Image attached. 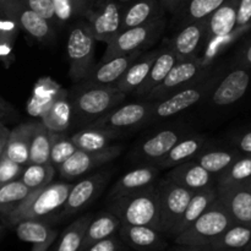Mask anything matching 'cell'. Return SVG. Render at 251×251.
I'll list each match as a JSON object with an SVG mask.
<instances>
[{
	"instance_id": "cell-33",
	"label": "cell",
	"mask_w": 251,
	"mask_h": 251,
	"mask_svg": "<svg viewBox=\"0 0 251 251\" xmlns=\"http://www.w3.org/2000/svg\"><path fill=\"white\" fill-rule=\"evenodd\" d=\"M120 226L122 223H120L119 218L113 215L110 211H104V212L98 213L97 216H93L91 222L88 223L87 229H86L81 249L93 244V243L105 239V238L117 235Z\"/></svg>"
},
{
	"instance_id": "cell-13",
	"label": "cell",
	"mask_w": 251,
	"mask_h": 251,
	"mask_svg": "<svg viewBox=\"0 0 251 251\" xmlns=\"http://www.w3.org/2000/svg\"><path fill=\"white\" fill-rule=\"evenodd\" d=\"M152 102L144 100L142 102L127 103L124 105H118L109 113L100 117L91 124V126L102 127V129L114 130L123 132L124 130L134 129L141 125H147L150 114H151Z\"/></svg>"
},
{
	"instance_id": "cell-9",
	"label": "cell",
	"mask_w": 251,
	"mask_h": 251,
	"mask_svg": "<svg viewBox=\"0 0 251 251\" xmlns=\"http://www.w3.org/2000/svg\"><path fill=\"white\" fill-rule=\"evenodd\" d=\"M124 2L119 0H95L82 16L96 41L107 44L122 31Z\"/></svg>"
},
{
	"instance_id": "cell-49",
	"label": "cell",
	"mask_w": 251,
	"mask_h": 251,
	"mask_svg": "<svg viewBox=\"0 0 251 251\" xmlns=\"http://www.w3.org/2000/svg\"><path fill=\"white\" fill-rule=\"evenodd\" d=\"M251 24V0H238L237 27Z\"/></svg>"
},
{
	"instance_id": "cell-24",
	"label": "cell",
	"mask_w": 251,
	"mask_h": 251,
	"mask_svg": "<svg viewBox=\"0 0 251 251\" xmlns=\"http://www.w3.org/2000/svg\"><path fill=\"white\" fill-rule=\"evenodd\" d=\"M164 16V9L159 0H131L124 2L122 29L141 26Z\"/></svg>"
},
{
	"instance_id": "cell-27",
	"label": "cell",
	"mask_w": 251,
	"mask_h": 251,
	"mask_svg": "<svg viewBox=\"0 0 251 251\" xmlns=\"http://www.w3.org/2000/svg\"><path fill=\"white\" fill-rule=\"evenodd\" d=\"M34 123L36 122L17 125L14 130L10 131L7 137L6 146L2 154L20 166L25 167L29 163V141H31Z\"/></svg>"
},
{
	"instance_id": "cell-25",
	"label": "cell",
	"mask_w": 251,
	"mask_h": 251,
	"mask_svg": "<svg viewBox=\"0 0 251 251\" xmlns=\"http://www.w3.org/2000/svg\"><path fill=\"white\" fill-rule=\"evenodd\" d=\"M159 172L161 171L152 164L137 167V168L127 172L113 185L109 193V199L114 198V196L135 193V191H140L142 189L154 185Z\"/></svg>"
},
{
	"instance_id": "cell-10",
	"label": "cell",
	"mask_w": 251,
	"mask_h": 251,
	"mask_svg": "<svg viewBox=\"0 0 251 251\" xmlns=\"http://www.w3.org/2000/svg\"><path fill=\"white\" fill-rule=\"evenodd\" d=\"M161 232L169 235L183 216L194 191L164 178L157 184Z\"/></svg>"
},
{
	"instance_id": "cell-1",
	"label": "cell",
	"mask_w": 251,
	"mask_h": 251,
	"mask_svg": "<svg viewBox=\"0 0 251 251\" xmlns=\"http://www.w3.org/2000/svg\"><path fill=\"white\" fill-rule=\"evenodd\" d=\"M109 211L119 218L122 225L146 226L161 232L159 198L156 184L140 191L110 198Z\"/></svg>"
},
{
	"instance_id": "cell-3",
	"label": "cell",
	"mask_w": 251,
	"mask_h": 251,
	"mask_svg": "<svg viewBox=\"0 0 251 251\" xmlns=\"http://www.w3.org/2000/svg\"><path fill=\"white\" fill-rule=\"evenodd\" d=\"M71 186L73 184L69 181H51L48 185L32 191L16 210L4 217L6 223L12 227L22 220L48 221L49 217L61 211Z\"/></svg>"
},
{
	"instance_id": "cell-35",
	"label": "cell",
	"mask_w": 251,
	"mask_h": 251,
	"mask_svg": "<svg viewBox=\"0 0 251 251\" xmlns=\"http://www.w3.org/2000/svg\"><path fill=\"white\" fill-rule=\"evenodd\" d=\"M61 87L56 85L50 78H42L36 83L33 95L26 104V110L31 117L41 119L44 113L50 108L55 98L58 97Z\"/></svg>"
},
{
	"instance_id": "cell-47",
	"label": "cell",
	"mask_w": 251,
	"mask_h": 251,
	"mask_svg": "<svg viewBox=\"0 0 251 251\" xmlns=\"http://www.w3.org/2000/svg\"><path fill=\"white\" fill-rule=\"evenodd\" d=\"M22 171H24V166H20V164L10 161L7 157L1 153L0 156V186L15 180V179H19Z\"/></svg>"
},
{
	"instance_id": "cell-48",
	"label": "cell",
	"mask_w": 251,
	"mask_h": 251,
	"mask_svg": "<svg viewBox=\"0 0 251 251\" xmlns=\"http://www.w3.org/2000/svg\"><path fill=\"white\" fill-rule=\"evenodd\" d=\"M126 248V245L123 243V240L117 234L100 240V242L93 243L88 247L82 248L80 251H125Z\"/></svg>"
},
{
	"instance_id": "cell-45",
	"label": "cell",
	"mask_w": 251,
	"mask_h": 251,
	"mask_svg": "<svg viewBox=\"0 0 251 251\" xmlns=\"http://www.w3.org/2000/svg\"><path fill=\"white\" fill-rule=\"evenodd\" d=\"M58 24H68L76 16H82L83 7L75 0H51Z\"/></svg>"
},
{
	"instance_id": "cell-28",
	"label": "cell",
	"mask_w": 251,
	"mask_h": 251,
	"mask_svg": "<svg viewBox=\"0 0 251 251\" xmlns=\"http://www.w3.org/2000/svg\"><path fill=\"white\" fill-rule=\"evenodd\" d=\"M176 61H178V59H176V54L168 47L164 46L159 48V53L157 58L154 59L151 69H150L149 75L145 78L142 85L134 91L135 96H137L141 100L146 98L149 93L164 80V77L168 75V73L176 65Z\"/></svg>"
},
{
	"instance_id": "cell-61",
	"label": "cell",
	"mask_w": 251,
	"mask_h": 251,
	"mask_svg": "<svg viewBox=\"0 0 251 251\" xmlns=\"http://www.w3.org/2000/svg\"><path fill=\"white\" fill-rule=\"evenodd\" d=\"M1 124H2V123H1V122H0V125H1Z\"/></svg>"
},
{
	"instance_id": "cell-62",
	"label": "cell",
	"mask_w": 251,
	"mask_h": 251,
	"mask_svg": "<svg viewBox=\"0 0 251 251\" xmlns=\"http://www.w3.org/2000/svg\"><path fill=\"white\" fill-rule=\"evenodd\" d=\"M49 251H50V250H49Z\"/></svg>"
},
{
	"instance_id": "cell-6",
	"label": "cell",
	"mask_w": 251,
	"mask_h": 251,
	"mask_svg": "<svg viewBox=\"0 0 251 251\" xmlns=\"http://www.w3.org/2000/svg\"><path fill=\"white\" fill-rule=\"evenodd\" d=\"M166 26L167 20L166 16H163L141 26L122 29L112 41L108 42L100 60H107L120 54L145 51V49L153 46L158 41L159 37L163 34Z\"/></svg>"
},
{
	"instance_id": "cell-12",
	"label": "cell",
	"mask_w": 251,
	"mask_h": 251,
	"mask_svg": "<svg viewBox=\"0 0 251 251\" xmlns=\"http://www.w3.org/2000/svg\"><path fill=\"white\" fill-rule=\"evenodd\" d=\"M123 152L122 145H110L98 151H83L77 150L68 161L64 162L56 171L61 178L66 180H74L88 174L90 172L109 163L119 157Z\"/></svg>"
},
{
	"instance_id": "cell-2",
	"label": "cell",
	"mask_w": 251,
	"mask_h": 251,
	"mask_svg": "<svg viewBox=\"0 0 251 251\" xmlns=\"http://www.w3.org/2000/svg\"><path fill=\"white\" fill-rule=\"evenodd\" d=\"M73 109V117L77 124H92L120 105L126 98L114 86H82L77 92L69 96Z\"/></svg>"
},
{
	"instance_id": "cell-37",
	"label": "cell",
	"mask_w": 251,
	"mask_h": 251,
	"mask_svg": "<svg viewBox=\"0 0 251 251\" xmlns=\"http://www.w3.org/2000/svg\"><path fill=\"white\" fill-rule=\"evenodd\" d=\"M227 0H185L176 15L178 27L205 20Z\"/></svg>"
},
{
	"instance_id": "cell-36",
	"label": "cell",
	"mask_w": 251,
	"mask_h": 251,
	"mask_svg": "<svg viewBox=\"0 0 251 251\" xmlns=\"http://www.w3.org/2000/svg\"><path fill=\"white\" fill-rule=\"evenodd\" d=\"M251 240V227L234 223L207 245L213 251H243Z\"/></svg>"
},
{
	"instance_id": "cell-41",
	"label": "cell",
	"mask_w": 251,
	"mask_h": 251,
	"mask_svg": "<svg viewBox=\"0 0 251 251\" xmlns=\"http://www.w3.org/2000/svg\"><path fill=\"white\" fill-rule=\"evenodd\" d=\"M92 215H83L76 218L61 233L55 248L51 251H80L86 229H87V226L92 220Z\"/></svg>"
},
{
	"instance_id": "cell-21",
	"label": "cell",
	"mask_w": 251,
	"mask_h": 251,
	"mask_svg": "<svg viewBox=\"0 0 251 251\" xmlns=\"http://www.w3.org/2000/svg\"><path fill=\"white\" fill-rule=\"evenodd\" d=\"M118 237L127 248L136 251H161L167 247L163 233L146 226L122 225Z\"/></svg>"
},
{
	"instance_id": "cell-54",
	"label": "cell",
	"mask_w": 251,
	"mask_h": 251,
	"mask_svg": "<svg viewBox=\"0 0 251 251\" xmlns=\"http://www.w3.org/2000/svg\"><path fill=\"white\" fill-rule=\"evenodd\" d=\"M14 113V108L0 98V122H1V119L10 118Z\"/></svg>"
},
{
	"instance_id": "cell-52",
	"label": "cell",
	"mask_w": 251,
	"mask_h": 251,
	"mask_svg": "<svg viewBox=\"0 0 251 251\" xmlns=\"http://www.w3.org/2000/svg\"><path fill=\"white\" fill-rule=\"evenodd\" d=\"M237 147L240 153L251 154V130L238 137Z\"/></svg>"
},
{
	"instance_id": "cell-38",
	"label": "cell",
	"mask_w": 251,
	"mask_h": 251,
	"mask_svg": "<svg viewBox=\"0 0 251 251\" xmlns=\"http://www.w3.org/2000/svg\"><path fill=\"white\" fill-rule=\"evenodd\" d=\"M51 137H53V131H50L41 120L34 123L31 141H29V163H49Z\"/></svg>"
},
{
	"instance_id": "cell-19",
	"label": "cell",
	"mask_w": 251,
	"mask_h": 251,
	"mask_svg": "<svg viewBox=\"0 0 251 251\" xmlns=\"http://www.w3.org/2000/svg\"><path fill=\"white\" fill-rule=\"evenodd\" d=\"M145 51H134L120 54L107 60H100L95 65L90 75L81 81L82 86H114L115 82L124 75L126 69Z\"/></svg>"
},
{
	"instance_id": "cell-39",
	"label": "cell",
	"mask_w": 251,
	"mask_h": 251,
	"mask_svg": "<svg viewBox=\"0 0 251 251\" xmlns=\"http://www.w3.org/2000/svg\"><path fill=\"white\" fill-rule=\"evenodd\" d=\"M240 156L242 153L238 150H203L194 158V161L211 174L218 176Z\"/></svg>"
},
{
	"instance_id": "cell-43",
	"label": "cell",
	"mask_w": 251,
	"mask_h": 251,
	"mask_svg": "<svg viewBox=\"0 0 251 251\" xmlns=\"http://www.w3.org/2000/svg\"><path fill=\"white\" fill-rule=\"evenodd\" d=\"M56 169L50 163H28L24 167L20 179L31 190H37L53 181Z\"/></svg>"
},
{
	"instance_id": "cell-34",
	"label": "cell",
	"mask_w": 251,
	"mask_h": 251,
	"mask_svg": "<svg viewBox=\"0 0 251 251\" xmlns=\"http://www.w3.org/2000/svg\"><path fill=\"white\" fill-rule=\"evenodd\" d=\"M237 4L238 0H227L207 17V39L229 33L237 27Z\"/></svg>"
},
{
	"instance_id": "cell-50",
	"label": "cell",
	"mask_w": 251,
	"mask_h": 251,
	"mask_svg": "<svg viewBox=\"0 0 251 251\" xmlns=\"http://www.w3.org/2000/svg\"><path fill=\"white\" fill-rule=\"evenodd\" d=\"M237 61L240 66L251 69V38L247 39L237 54Z\"/></svg>"
},
{
	"instance_id": "cell-5",
	"label": "cell",
	"mask_w": 251,
	"mask_h": 251,
	"mask_svg": "<svg viewBox=\"0 0 251 251\" xmlns=\"http://www.w3.org/2000/svg\"><path fill=\"white\" fill-rule=\"evenodd\" d=\"M96 38L91 32L87 22L80 21L70 29L66 43L70 69L69 76L73 82L85 80L95 68Z\"/></svg>"
},
{
	"instance_id": "cell-29",
	"label": "cell",
	"mask_w": 251,
	"mask_h": 251,
	"mask_svg": "<svg viewBox=\"0 0 251 251\" xmlns=\"http://www.w3.org/2000/svg\"><path fill=\"white\" fill-rule=\"evenodd\" d=\"M251 34V24L245 25V26L235 27L233 31L229 33L222 34V36L215 37V38H210L206 41L205 46H203L202 51L199 56H200L201 61L203 65L206 66H213V63L222 55L225 51L235 43L243 39L244 37Z\"/></svg>"
},
{
	"instance_id": "cell-14",
	"label": "cell",
	"mask_w": 251,
	"mask_h": 251,
	"mask_svg": "<svg viewBox=\"0 0 251 251\" xmlns=\"http://www.w3.org/2000/svg\"><path fill=\"white\" fill-rule=\"evenodd\" d=\"M0 10L11 15L20 28L41 43H49L54 38V27L22 2V0H0Z\"/></svg>"
},
{
	"instance_id": "cell-18",
	"label": "cell",
	"mask_w": 251,
	"mask_h": 251,
	"mask_svg": "<svg viewBox=\"0 0 251 251\" xmlns=\"http://www.w3.org/2000/svg\"><path fill=\"white\" fill-rule=\"evenodd\" d=\"M217 198L225 205L234 223L251 227V180L237 185L218 186Z\"/></svg>"
},
{
	"instance_id": "cell-60",
	"label": "cell",
	"mask_w": 251,
	"mask_h": 251,
	"mask_svg": "<svg viewBox=\"0 0 251 251\" xmlns=\"http://www.w3.org/2000/svg\"><path fill=\"white\" fill-rule=\"evenodd\" d=\"M119 1H122V2H127V1H131V0H119Z\"/></svg>"
},
{
	"instance_id": "cell-11",
	"label": "cell",
	"mask_w": 251,
	"mask_h": 251,
	"mask_svg": "<svg viewBox=\"0 0 251 251\" xmlns=\"http://www.w3.org/2000/svg\"><path fill=\"white\" fill-rule=\"evenodd\" d=\"M112 178V171L104 169L73 184L68 199L60 211V218H69L81 212L102 194Z\"/></svg>"
},
{
	"instance_id": "cell-51",
	"label": "cell",
	"mask_w": 251,
	"mask_h": 251,
	"mask_svg": "<svg viewBox=\"0 0 251 251\" xmlns=\"http://www.w3.org/2000/svg\"><path fill=\"white\" fill-rule=\"evenodd\" d=\"M14 42L15 41H11V39L0 37V59L4 60L6 64H9V59H11L12 56V46H14Z\"/></svg>"
},
{
	"instance_id": "cell-7",
	"label": "cell",
	"mask_w": 251,
	"mask_h": 251,
	"mask_svg": "<svg viewBox=\"0 0 251 251\" xmlns=\"http://www.w3.org/2000/svg\"><path fill=\"white\" fill-rule=\"evenodd\" d=\"M218 81H220L218 76H208L201 82L181 88V90L176 91L173 95L168 96L163 100H153L147 124L158 122V120L168 119V118L174 117V115L184 112L188 108L198 104L200 100H202L206 96L212 92Z\"/></svg>"
},
{
	"instance_id": "cell-32",
	"label": "cell",
	"mask_w": 251,
	"mask_h": 251,
	"mask_svg": "<svg viewBox=\"0 0 251 251\" xmlns=\"http://www.w3.org/2000/svg\"><path fill=\"white\" fill-rule=\"evenodd\" d=\"M122 135V132L102 127H85L71 135V141L77 150L83 151H98L113 145V141Z\"/></svg>"
},
{
	"instance_id": "cell-16",
	"label": "cell",
	"mask_w": 251,
	"mask_h": 251,
	"mask_svg": "<svg viewBox=\"0 0 251 251\" xmlns=\"http://www.w3.org/2000/svg\"><path fill=\"white\" fill-rule=\"evenodd\" d=\"M184 136H186L185 130L181 127H166L159 130L140 142L136 150L132 152V159L140 163L154 166Z\"/></svg>"
},
{
	"instance_id": "cell-55",
	"label": "cell",
	"mask_w": 251,
	"mask_h": 251,
	"mask_svg": "<svg viewBox=\"0 0 251 251\" xmlns=\"http://www.w3.org/2000/svg\"><path fill=\"white\" fill-rule=\"evenodd\" d=\"M9 134H10V130L7 129L6 126H4V124L0 125V156H1V153L4 152L5 146H6Z\"/></svg>"
},
{
	"instance_id": "cell-46",
	"label": "cell",
	"mask_w": 251,
	"mask_h": 251,
	"mask_svg": "<svg viewBox=\"0 0 251 251\" xmlns=\"http://www.w3.org/2000/svg\"><path fill=\"white\" fill-rule=\"evenodd\" d=\"M22 2L28 9L36 12L37 15L47 20L51 26L58 24L55 19V14H54V7L51 0H22Z\"/></svg>"
},
{
	"instance_id": "cell-42",
	"label": "cell",
	"mask_w": 251,
	"mask_h": 251,
	"mask_svg": "<svg viewBox=\"0 0 251 251\" xmlns=\"http://www.w3.org/2000/svg\"><path fill=\"white\" fill-rule=\"evenodd\" d=\"M251 180V154H242L226 171L218 174L217 185H237Z\"/></svg>"
},
{
	"instance_id": "cell-40",
	"label": "cell",
	"mask_w": 251,
	"mask_h": 251,
	"mask_svg": "<svg viewBox=\"0 0 251 251\" xmlns=\"http://www.w3.org/2000/svg\"><path fill=\"white\" fill-rule=\"evenodd\" d=\"M32 191L34 190L27 188L20 178L0 186V215L2 217L9 216L31 195Z\"/></svg>"
},
{
	"instance_id": "cell-44",
	"label": "cell",
	"mask_w": 251,
	"mask_h": 251,
	"mask_svg": "<svg viewBox=\"0 0 251 251\" xmlns=\"http://www.w3.org/2000/svg\"><path fill=\"white\" fill-rule=\"evenodd\" d=\"M77 147L71 141L70 136H66L64 132H53L50 146V158L49 163L58 169L65 161H68L75 152Z\"/></svg>"
},
{
	"instance_id": "cell-15",
	"label": "cell",
	"mask_w": 251,
	"mask_h": 251,
	"mask_svg": "<svg viewBox=\"0 0 251 251\" xmlns=\"http://www.w3.org/2000/svg\"><path fill=\"white\" fill-rule=\"evenodd\" d=\"M207 39V19L190 22L179 27L178 32L167 39L164 46L168 47L178 60L199 56Z\"/></svg>"
},
{
	"instance_id": "cell-26",
	"label": "cell",
	"mask_w": 251,
	"mask_h": 251,
	"mask_svg": "<svg viewBox=\"0 0 251 251\" xmlns=\"http://www.w3.org/2000/svg\"><path fill=\"white\" fill-rule=\"evenodd\" d=\"M217 199V188L216 185L210 186V188L201 189V190L194 191L183 216L176 223V227L173 228L169 237L176 238V235L180 234L181 232L186 229L191 223L195 222L208 207L213 203V201Z\"/></svg>"
},
{
	"instance_id": "cell-8",
	"label": "cell",
	"mask_w": 251,
	"mask_h": 251,
	"mask_svg": "<svg viewBox=\"0 0 251 251\" xmlns=\"http://www.w3.org/2000/svg\"><path fill=\"white\" fill-rule=\"evenodd\" d=\"M212 66L203 65L200 56L178 60L164 80L149 93L144 100H159L181 88L201 82L210 76Z\"/></svg>"
},
{
	"instance_id": "cell-30",
	"label": "cell",
	"mask_w": 251,
	"mask_h": 251,
	"mask_svg": "<svg viewBox=\"0 0 251 251\" xmlns=\"http://www.w3.org/2000/svg\"><path fill=\"white\" fill-rule=\"evenodd\" d=\"M159 53V49L156 50L147 51V53H142L129 68L124 73V75L115 82L114 87L122 92L126 93H134V91L137 87L142 85L145 78L149 75V71L151 69L152 64H153L154 59L157 58Z\"/></svg>"
},
{
	"instance_id": "cell-31",
	"label": "cell",
	"mask_w": 251,
	"mask_h": 251,
	"mask_svg": "<svg viewBox=\"0 0 251 251\" xmlns=\"http://www.w3.org/2000/svg\"><path fill=\"white\" fill-rule=\"evenodd\" d=\"M73 119L70 98L68 91L60 88L58 97L41 118V122L53 132H65Z\"/></svg>"
},
{
	"instance_id": "cell-23",
	"label": "cell",
	"mask_w": 251,
	"mask_h": 251,
	"mask_svg": "<svg viewBox=\"0 0 251 251\" xmlns=\"http://www.w3.org/2000/svg\"><path fill=\"white\" fill-rule=\"evenodd\" d=\"M207 140L201 135H186L181 137L171 150L168 153L159 159L154 166L162 171V169H171L178 164L184 162L191 161L195 158L199 153L203 151L207 146Z\"/></svg>"
},
{
	"instance_id": "cell-56",
	"label": "cell",
	"mask_w": 251,
	"mask_h": 251,
	"mask_svg": "<svg viewBox=\"0 0 251 251\" xmlns=\"http://www.w3.org/2000/svg\"><path fill=\"white\" fill-rule=\"evenodd\" d=\"M173 251H213L207 248H199V247H186V245H178Z\"/></svg>"
},
{
	"instance_id": "cell-57",
	"label": "cell",
	"mask_w": 251,
	"mask_h": 251,
	"mask_svg": "<svg viewBox=\"0 0 251 251\" xmlns=\"http://www.w3.org/2000/svg\"><path fill=\"white\" fill-rule=\"evenodd\" d=\"M75 1H77L78 4H80L81 6L83 7V10H85V11H86V9H87V7L90 6V5L92 4V2L95 1V0H75ZM85 11H83V12H85Z\"/></svg>"
},
{
	"instance_id": "cell-20",
	"label": "cell",
	"mask_w": 251,
	"mask_h": 251,
	"mask_svg": "<svg viewBox=\"0 0 251 251\" xmlns=\"http://www.w3.org/2000/svg\"><path fill=\"white\" fill-rule=\"evenodd\" d=\"M12 227L17 238L25 243H31V251H49L59 238L58 229L44 220H22Z\"/></svg>"
},
{
	"instance_id": "cell-59",
	"label": "cell",
	"mask_w": 251,
	"mask_h": 251,
	"mask_svg": "<svg viewBox=\"0 0 251 251\" xmlns=\"http://www.w3.org/2000/svg\"><path fill=\"white\" fill-rule=\"evenodd\" d=\"M1 235H2V226L0 225V239H1Z\"/></svg>"
},
{
	"instance_id": "cell-17",
	"label": "cell",
	"mask_w": 251,
	"mask_h": 251,
	"mask_svg": "<svg viewBox=\"0 0 251 251\" xmlns=\"http://www.w3.org/2000/svg\"><path fill=\"white\" fill-rule=\"evenodd\" d=\"M251 82L250 69L240 66L233 69L230 73L226 75L225 78L218 81L216 87L210 93L211 102L217 107L234 104L244 97L247 91L249 90Z\"/></svg>"
},
{
	"instance_id": "cell-53",
	"label": "cell",
	"mask_w": 251,
	"mask_h": 251,
	"mask_svg": "<svg viewBox=\"0 0 251 251\" xmlns=\"http://www.w3.org/2000/svg\"><path fill=\"white\" fill-rule=\"evenodd\" d=\"M159 2L163 6L164 11H168L172 15H176L178 10L181 7V5L185 2V0H159Z\"/></svg>"
},
{
	"instance_id": "cell-58",
	"label": "cell",
	"mask_w": 251,
	"mask_h": 251,
	"mask_svg": "<svg viewBox=\"0 0 251 251\" xmlns=\"http://www.w3.org/2000/svg\"><path fill=\"white\" fill-rule=\"evenodd\" d=\"M243 251H251V240H250V243H249V244L247 245V248H245V249L243 250Z\"/></svg>"
},
{
	"instance_id": "cell-4",
	"label": "cell",
	"mask_w": 251,
	"mask_h": 251,
	"mask_svg": "<svg viewBox=\"0 0 251 251\" xmlns=\"http://www.w3.org/2000/svg\"><path fill=\"white\" fill-rule=\"evenodd\" d=\"M233 225L232 216L217 198L195 222L174 238V243L176 245L205 248Z\"/></svg>"
},
{
	"instance_id": "cell-22",
	"label": "cell",
	"mask_w": 251,
	"mask_h": 251,
	"mask_svg": "<svg viewBox=\"0 0 251 251\" xmlns=\"http://www.w3.org/2000/svg\"><path fill=\"white\" fill-rule=\"evenodd\" d=\"M166 178L191 191H198L216 185L215 176L196 163L194 159L171 168Z\"/></svg>"
}]
</instances>
